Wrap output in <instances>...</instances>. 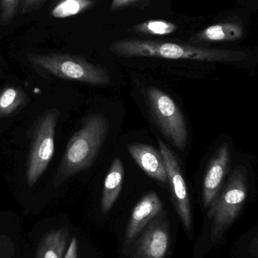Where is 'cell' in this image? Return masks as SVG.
I'll list each match as a JSON object with an SVG mask.
<instances>
[{
  "label": "cell",
  "instance_id": "1",
  "mask_svg": "<svg viewBox=\"0 0 258 258\" xmlns=\"http://www.w3.org/2000/svg\"><path fill=\"white\" fill-rule=\"evenodd\" d=\"M109 49L121 57H156L203 62H239L248 56L242 51L203 48L150 39H119L110 44Z\"/></svg>",
  "mask_w": 258,
  "mask_h": 258
},
{
  "label": "cell",
  "instance_id": "2",
  "mask_svg": "<svg viewBox=\"0 0 258 258\" xmlns=\"http://www.w3.org/2000/svg\"><path fill=\"white\" fill-rule=\"evenodd\" d=\"M109 131V122L103 113L88 116L68 142L55 178L56 184L89 168L99 153Z\"/></svg>",
  "mask_w": 258,
  "mask_h": 258
},
{
  "label": "cell",
  "instance_id": "3",
  "mask_svg": "<svg viewBox=\"0 0 258 258\" xmlns=\"http://www.w3.org/2000/svg\"><path fill=\"white\" fill-rule=\"evenodd\" d=\"M247 197L245 169L239 166L208 209L209 241L212 248L219 245L227 236L239 217Z\"/></svg>",
  "mask_w": 258,
  "mask_h": 258
},
{
  "label": "cell",
  "instance_id": "4",
  "mask_svg": "<svg viewBox=\"0 0 258 258\" xmlns=\"http://www.w3.org/2000/svg\"><path fill=\"white\" fill-rule=\"evenodd\" d=\"M28 56L33 63L60 78L93 86H105L110 83L106 68L90 63L81 56L58 53Z\"/></svg>",
  "mask_w": 258,
  "mask_h": 258
},
{
  "label": "cell",
  "instance_id": "5",
  "mask_svg": "<svg viewBox=\"0 0 258 258\" xmlns=\"http://www.w3.org/2000/svg\"><path fill=\"white\" fill-rule=\"evenodd\" d=\"M149 108L164 136L179 150L187 143L188 132L184 116L175 101L157 88L147 90Z\"/></svg>",
  "mask_w": 258,
  "mask_h": 258
},
{
  "label": "cell",
  "instance_id": "6",
  "mask_svg": "<svg viewBox=\"0 0 258 258\" xmlns=\"http://www.w3.org/2000/svg\"><path fill=\"white\" fill-rule=\"evenodd\" d=\"M159 152L165 162L167 180L169 184L173 203L181 220L183 227L188 233H191L192 229V217L190 201L180 165L172 150L163 141L159 140Z\"/></svg>",
  "mask_w": 258,
  "mask_h": 258
},
{
  "label": "cell",
  "instance_id": "7",
  "mask_svg": "<svg viewBox=\"0 0 258 258\" xmlns=\"http://www.w3.org/2000/svg\"><path fill=\"white\" fill-rule=\"evenodd\" d=\"M58 116L57 110H51L42 118L38 127L27 174L30 185L37 181L54 155V132Z\"/></svg>",
  "mask_w": 258,
  "mask_h": 258
},
{
  "label": "cell",
  "instance_id": "8",
  "mask_svg": "<svg viewBox=\"0 0 258 258\" xmlns=\"http://www.w3.org/2000/svg\"><path fill=\"white\" fill-rule=\"evenodd\" d=\"M169 243V224L162 212L144 229L134 258H165Z\"/></svg>",
  "mask_w": 258,
  "mask_h": 258
},
{
  "label": "cell",
  "instance_id": "9",
  "mask_svg": "<svg viewBox=\"0 0 258 258\" xmlns=\"http://www.w3.org/2000/svg\"><path fill=\"white\" fill-rule=\"evenodd\" d=\"M230 153L228 145L223 144L211 161L203 181V206L209 209L222 189L224 177L230 165Z\"/></svg>",
  "mask_w": 258,
  "mask_h": 258
},
{
  "label": "cell",
  "instance_id": "10",
  "mask_svg": "<svg viewBox=\"0 0 258 258\" xmlns=\"http://www.w3.org/2000/svg\"><path fill=\"white\" fill-rule=\"evenodd\" d=\"M162 202L156 192H150L143 197L132 211L125 233V242L132 243L139 233L162 213Z\"/></svg>",
  "mask_w": 258,
  "mask_h": 258
},
{
  "label": "cell",
  "instance_id": "11",
  "mask_svg": "<svg viewBox=\"0 0 258 258\" xmlns=\"http://www.w3.org/2000/svg\"><path fill=\"white\" fill-rule=\"evenodd\" d=\"M127 149L134 160L149 177L162 183L168 182L165 162L160 152L143 144H130Z\"/></svg>",
  "mask_w": 258,
  "mask_h": 258
},
{
  "label": "cell",
  "instance_id": "12",
  "mask_svg": "<svg viewBox=\"0 0 258 258\" xmlns=\"http://www.w3.org/2000/svg\"><path fill=\"white\" fill-rule=\"evenodd\" d=\"M124 165L120 158L113 161L106 176L101 199V212L107 214L119 198L124 181Z\"/></svg>",
  "mask_w": 258,
  "mask_h": 258
},
{
  "label": "cell",
  "instance_id": "13",
  "mask_svg": "<svg viewBox=\"0 0 258 258\" xmlns=\"http://www.w3.org/2000/svg\"><path fill=\"white\" fill-rule=\"evenodd\" d=\"M243 36V27L237 23H223L208 27L190 38L192 43L232 42Z\"/></svg>",
  "mask_w": 258,
  "mask_h": 258
},
{
  "label": "cell",
  "instance_id": "14",
  "mask_svg": "<svg viewBox=\"0 0 258 258\" xmlns=\"http://www.w3.org/2000/svg\"><path fill=\"white\" fill-rule=\"evenodd\" d=\"M69 231L67 228L51 232L45 236L38 258H63L66 250Z\"/></svg>",
  "mask_w": 258,
  "mask_h": 258
},
{
  "label": "cell",
  "instance_id": "15",
  "mask_svg": "<svg viewBox=\"0 0 258 258\" xmlns=\"http://www.w3.org/2000/svg\"><path fill=\"white\" fill-rule=\"evenodd\" d=\"M231 255L234 258H258V224L238 237L232 246Z\"/></svg>",
  "mask_w": 258,
  "mask_h": 258
},
{
  "label": "cell",
  "instance_id": "16",
  "mask_svg": "<svg viewBox=\"0 0 258 258\" xmlns=\"http://www.w3.org/2000/svg\"><path fill=\"white\" fill-rule=\"evenodd\" d=\"M93 0H60L51 10L55 18H67L80 15L92 7Z\"/></svg>",
  "mask_w": 258,
  "mask_h": 258
},
{
  "label": "cell",
  "instance_id": "17",
  "mask_svg": "<svg viewBox=\"0 0 258 258\" xmlns=\"http://www.w3.org/2000/svg\"><path fill=\"white\" fill-rule=\"evenodd\" d=\"M174 23L165 20H150L136 24L132 30L135 33H142L149 36H167L177 30Z\"/></svg>",
  "mask_w": 258,
  "mask_h": 258
},
{
  "label": "cell",
  "instance_id": "18",
  "mask_svg": "<svg viewBox=\"0 0 258 258\" xmlns=\"http://www.w3.org/2000/svg\"><path fill=\"white\" fill-rule=\"evenodd\" d=\"M21 0H0V24L9 25L19 12Z\"/></svg>",
  "mask_w": 258,
  "mask_h": 258
},
{
  "label": "cell",
  "instance_id": "19",
  "mask_svg": "<svg viewBox=\"0 0 258 258\" xmlns=\"http://www.w3.org/2000/svg\"><path fill=\"white\" fill-rule=\"evenodd\" d=\"M48 0H21L19 12L21 15H27L39 10Z\"/></svg>",
  "mask_w": 258,
  "mask_h": 258
},
{
  "label": "cell",
  "instance_id": "20",
  "mask_svg": "<svg viewBox=\"0 0 258 258\" xmlns=\"http://www.w3.org/2000/svg\"><path fill=\"white\" fill-rule=\"evenodd\" d=\"M17 92L14 89H8L0 97V107L7 108L12 105L16 98Z\"/></svg>",
  "mask_w": 258,
  "mask_h": 258
},
{
  "label": "cell",
  "instance_id": "21",
  "mask_svg": "<svg viewBox=\"0 0 258 258\" xmlns=\"http://www.w3.org/2000/svg\"><path fill=\"white\" fill-rule=\"evenodd\" d=\"M147 0H112L110 9L112 11L119 10L123 8L128 7L132 5L138 4Z\"/></svg>",
  "mask_w": 258,
  "mask_h": 258
},
{
  "label": "cell",
  "instance_id": "22",
  "mask_svg": "<svg viewBox=\"0 0 258 258\" xmlns=\"http://www.w3.org/2000/svg\"><path fill=\"white\" fill-rule=\"evenodd\" d=\"M64 258H78V241L76 237H73L69 248L65 253Z\"/></svg>",
  "mask_w": 258,
  "mask_h": 258
},
{
  "label": "cell",
  "instance_id": "23",
  "mask_svg": "<svg viewBox=\"0 0 258 258\" xmlns=\"http://www.w3.org/2000/svg\"><path fill=\"white\" fill-rule=\"evenodd\" d=\"M59 1H60V0H59Z\"/></svg>",
  "mask_w": 258,
  "mask_h": 258
}]
</instances>
